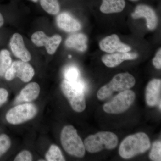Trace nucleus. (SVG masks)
<instances>
[{"mask_svg":"<svg viewBox=\"0 0 161 161\" xmlns=\"http://www.w3.org/2000/svg\"><path fill=\"white\" fill-rule=\"evenodd\" d=\"M150 139L144 132H138L129 136L121 143L119 150L122 158L129 159L144 153L150 147Z\"/></svg>","mask_w":161,"mask_h":161,"instance_id":"nucleus-1","label":"nucleus"},{"mask_svg":"<svg viewBox=\"0 0 161 161\" xmlns=\"http://www.w3.org/2000/svg\"><path fill=\"white\" fill-rule=\"evenodd\" d=\"M60 142L64 149L70 155L78 158L85 155L84 143L73 126L68 125L64 127L60 133Z\"/></svg>","mask_w":161,"mask_h":161,"instance_id":"nucleus-2","label":"nucleus"},{"mask_svg":"<svg viewBox=\"0 0 161 161\" xmlns=\"http://www.w3.org/2000/svg\"><path fill=\"white\" fill-rule=\"evenodd\" d=\"M118 143L117 136L108 131L99 132L90 135L84 142L85 150L91 153L98 152L103 149L113 150Z\"/></svg>","mask_w":161,"mask_h":161,"instance_id":"nucleus-3","label":"nucleus"},{"mask_svg":"<svg viewBox=\"0 0 161 161\" xmlns=\"http://www.w3.org/2000/svg\"><path fill=\"white\" fill-rule=\"evenodd\" d=\"M135 78L129 73H119L115 75L109 83L98 90L97 97L100 100L107 99L114 92H121L130 89L135 85Z\"/></svg>","mask_w":161,"mask_h":161,"instance_id":"nucleus-4","label":"nucleus"},{"mask_svg":"<svg viewBox=\"0 0 161 161\" xmlns=\"http://www.w3.org/2000/svg\"><path fill=\"white\" fill-rule=\"evenodd\" d=\"M61 89L74 111L77 112L84 111L86 108V103L83 90L65 79L61 82Z\"/></svg>","mask_w":161,"mask_h":161,"instance_id":"nucleus-5","label":"nucleus"},{"mask_svg":"<svg viewBox=\"0 0 161 161\" xmlns=\"http://www.w3.org/2000/svg\"><path fill=\"white\" fill-rule=\"evenodd\" d=\"M135 94L130 89L123 91L104 104L103 109L109 114H117L128 110L134 102Z\"/></svg>","mask_w":161,"mask_h":161,"instance_id":"nucleus-6","label":"nucleus"},{"mask_svg":"<svg viewBox=\"0 0 161 161\" xmlns=\"http://www.w3.org/2000/svg\"><path fill=\"white\" fill-rule=\"evenodd\" d=\"M37 112V108L34 104H22L10 109L6 113V119L11 125H20L34 118Z\"/></svg>","mask_w":161,"mask_h":161,"instance_id":"nucleus-7","label":"nucleus"},{"mask_svg":"<svg viewBox=\"0 0 161 161\" xmlns=\"http://www.w3.org/2000/svg\"><path fill=\"white\" fill-rule=\"evenodd\" d=\"M35 74L34 69L28 62L16 60L12 63L4 76L6 80L9 81L17 77L23 82H28L32 79Z\"/></svg>","mask_w":161,"mask_h":161,"instance_id":"nucleus-8","label":"nucleus"},{"mask_svg":"<svg viewBox=\"0 0 161 161\" xmlns=\"http://www.w3.org/2000/svg\"><path fill=\"white\" fill-rule=\"evenodd\" d=\"M31 40L36 46L45 47L47 53L53 55L56 53L62 41V37L58 34L48 36L44 32L37 31L32 35Z\"/></svg>","mask_w":161,"mask_h":161,"instance_id":"nucleus-9","label":"nucleus"},{"mask_svg":"<svg viewBox=\"0 0 161 161\" xmlns=\"http://www.w3.org/2000/svg\"><path fill=\"white\" fill-rule=\"evenodd\" d=\"M99 46L102 51L107 53L116 52L127 53L132 50L131 47L122 42L118 35L115 34L102 39L99 42Z\"/></svg>","mask_w":161,"mask_h":161,"instance_id":"nucleus-10","label":"nucleus"},{"mask_svg":"<svg viewBox=\"0 0 161 161\" xmlns=\"http://www.w3.org/2000/svg\"><path fill=\"white\" fill-rule=\"evenodd\" d=\"M9 46L13 54L22 61L28 62L31 59V54L26 48L22 35L14 34L9 41Z\"/></svg>","mask_w":161,"mask_h":161,"instance_id":"nucleus-11","label":"nucleus"},{"mask_svg":"<svg viewBox=\"0 0 161 161\" xmlns=\"http://www.w3.org/2000/svg\"><path fill=\"white\" fill-rule=\"evenodd\" d=\"M134 19L145 18L147 21V28L153 30L156 28L158 25V17L155 11L150 6L140 4L136 6L134 11L131 14Z\"/></svg>","mask_w":161,"mask_h":161,"instance_id":"nucleus-12","label":"nucleus"},{"mask_svg":"<svg viewBox=\"0 0 161 161\" xmlns=\"http://www.w3.org/2000/svg\"><path fill=\"white\" fill-rule=\"evenodd\" d=\"M138 57L137 53L116 52L104 55L102 57V61L108 67L114 68L118 66L124 61L135 60Z\"/></svg>","mask_w":161,"mask_h":161,"instance_id":"nucleus-13","label":"nucleus"},{"mask_svg":"<svg viewBox=\"0 0 161 161\" xmlns=\"http://www.w3.org/2000/svg\"><path fill=\"white\" fill-rule=\"evenodd\" d=\"M161 80L153 79L150 80L146 88V100L150 107H154L161 102Z\"/></svg>","mask_w":161,"mask_h":161,"instance_id":"nucleus-14","label":"nucleus"},{"mask_svg":"<svg viewBox=\"0 0 161 161\" xmlns=\"http://www.w3.org/2000/svg\"><path fill=\"white\" fill-rule=\"evenodd\" d=\"M56 23L59 28L68 32L78 31L81 28L80 22L68 13L63 12L58 14Z\"/></svg>","mask_w":161,"mask_h":161,"instance_id":"nucleus-15","label":"nucleus"},{"mask_svg":"<svg viewBox=\"0 0 161 161\" xmlns=\"http://www.w3.org/2000/svg\"><path fill=\"white\" fill-rule=\"evenodd\" d=\"M40 92V85L36 82H31L21 90L16 99V102H30L38 98Z\"/></svg>","mask_w":161,"mask_h":161,"instance_id":"nucleus-16","label":"nucleus"},{"mask_svg":"<svg viewBox=\"0 0 161 161\" xmlns=\"http://www.w3.org/2000/svg\"><path fill=\"white\" fill-rule=\"evenodd\" d=\"M87 37L84 34H74L67 38L65 45L68 48L75 49L78 52H84L87 48Z\"/></svg>","mask_w":161,"mask_h":161,"instance_id":"nucleus-17","label":"nucleus"},{"mask_svg":"<svg viewBox=\"0 0 161 161\" xmlns=\"http://www.w3.org/2000/svg\"><path fill=\"white\" fill-rule=\"evenodd\" d=\"M100 6V11L104 14L118 13L125 8L126 3L125 0H102Z\"/></svg>","mask_w":161,"mask_h":161,"instance_id":"nucleus-18","label":"nucleus"},{"mask_svg":"<svg viewBox=\"0 0 161 161\" xmlns=\"http://www.w3.org/2000/svg\"><path fill=\"white\" fill-rule=\"evenodd\" d=\"M40 6L44 11L50 14H58L60 11L59 0H39Z\"/></svg>","mask_w":161,"mask_h":161,"instance_id":"nucleus-19","label":"nucleus"},{"mask_svg":"<svg viewBox=\"0 0 161 161\" xmlns=\"http://www.w3.org/2000/svg\"><path fill=\"white\" fill-rule=\"evenodd\" d=\"M12 63V60L9 51L6 49L1 50L0 51V77L5 75Z\"/></svg>","mask_w":161,"mask_h":161,"instance_id":"nucleus-20","label":"nucleus"},{"mask_svg":"<svg viewBox=\"0 0 161 161\" xmlns=\"http://www.w3.org/2000/svg\"><path fill=\"white\" fill-rule=\"evenodd\" d=\"M45 158L47 161H65L64 157L59 147L56 145H52L45 154Z\"/></svg>","mask_w":161,"mask_h":161,"instance_id":"nucleus-21","label":"nucleus"},{"mask_svg":"<svg viewBox=\"0 0 161 161\" xmlns=\"http://www.w3.org/2000/svg\"><path fill=\"white\" fill-rule=\"evenodd\" d=\"M65 80L69 82H75L80 80V73L77 67L70 65L67 67L64 72Z\"/></svg>","mask_w":161,"mask_h":161,"instance_id":"nucleus-22","label":"nucleus"},{"mask_svg":"<svg viewBox=\"0 0 161 161\" xmlns=\"http://www.w3.org/2000/svg\"><path fill=\"white\" fill-rule=\"evenodd\" d=\"M149 157L152 161H161V142L156 141L153 144L152 149L150 151Z\"/></svg>","mask_w":161,"mask_h":161,"instance_id":"nucleus-23","label":"nucleus"},{"mask_svg":"<svg viewBox=\"0 0 161 161\" xmlns=\"http://www.w3.org/2000/svg\"><path fill=\"white\" fill-rule=\"evenodd\" d=\"M11 145V140L6 134L0 135V157L9 150Z\"/></svg>","mask_w":161,"mask_h":161,"instance_id":"nucleus-24","label":"nucleus"},{"mask_svg":"<svg viewBox=\"0 0 161 161\" xmlns=\"http://www.w3.org/2000/svg\"><path fill=\"white\" fill-rule=\"evenodd\" d=\"M33 157L31 153L27 150H24L18 153L15 158L14 161H32Z\"/></svg>","mask_w":161,"mask_h":161,"instance_id":"nucleus-25","label":"nucleus"},{"mask_svg":"<svg viewBox=\"0 0 161 161\" xmlns=\"http://www.w3.org/2000/svg\"><path fill=\"white\" fill-rule=\"evenodd\" d=\"M152 63L153 66L158 69H161V48L157 52L155 57L152 60Z\"/></svg>","mask_w":161,"mask_h":161,"instance_id":"nucleus-26","label":"nucleus"},{"mask_svg":"<svg viewBox=\"0 0 161 161\" xmlns=\"http://www.w3.org/2000/svg\"><path fill=\"white\" fill-rule=\"evenodd\" d=\"M9 93L6 89L0 88V107L6 103L8 99Z\"/></svg>","mask_w":161,"mask_h":161,"instance_id":"nucleus-27","label":"nucleus"},{"mask_svg":"<svg viewBox=\"0 0 161 161\" xmlns=\"http://www.w3.org/2000/svg\"><path fill=\"white\" fill-rule=\"evenodd\" d=\"M4 23V19L2 13L0 12V28L3 26Z\"/></svg>","mask_w":161,"mask_h":161,"instance_id":"nucleus-28","label":"nucleus"},{"mask_svg":"<svg viewBox=\"0 0 161 161\" xmlns=\"http://www.w3.org/2000/svg\"><path fill=\"white\" fill-rule=\"evenodd\" d=\"M30 1H32V2H34V3H37V2L39 1V0H30Z\"/></svg>","mask_w":161,"mask_h":161,"instance_id":"nucleus-29","label":"nucleus"},{"mask_svg":"<svg viewBox=\"0 0 161 161\" xmlns=\"http://www.w3.org/2000/svg\"><path fill=\"white\" fill-rule=\"evenodd\" d=\"M129 1H131V2H136L138 1L139 0H129Z\"/></svg>","mask_w":161,"mask_h":161,"instance_id":"nucleus-30","label":"nucleus"},{"mask_svg":"<svg viewBox=\"0 0 161 161\" xmlns=\"http://www.w3.org/2000/svg\"><path fill=\"white\" fill-rule=\"evenodd\" d=\"M69 58H71V55H69Z\"/></svg>","mask_w":161,"mask_h":161,"instance_id":"nucleus-31","label":"nucleus"}]
</instances>
